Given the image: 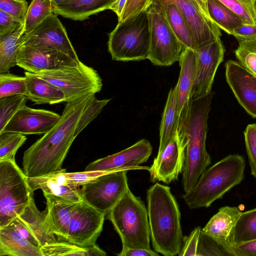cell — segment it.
Segmentation results:
<instances>
[{"label": "cell", "instance_id": "obj_1", "mask_svg": "<svg viewBox=\"0 0 256 256\" xmlns=\"http://www.w3.org/2000/svg\"><path fill=\"white\" fill-rule=\"evenodd\" d=\"M94 97L91 94L66 102L59 121L24 152L22 166L27 177L42 176L63 169V162L77 136L80 118Z\"/></svg>", "mask_w": 256, "mask_h": 256}, {"label": "cell", "instance_id": "obj_2", "mask_svg": "<svg viewBox=\"0 0 256 256\" xmlns=\"http://www.w3.org/2000/svg\"><path fill=\"white\" fill-rule=\"evenodd\" d=\"M147 210L152 245L164 256L178 254L182 244L180 212L170 188L158 183L147 190Z\"/></svg>", "mask_w": 256, "mask_h": 256}, {"label": "cell", "instance_id": "obj_3", "mask_svg": "<svg viewBox=\"0 0 256 256\" xmlns=\"http://www.w3.org/2000/svg\"><path fill=\"white\" fill-rule=\"evenodd\" d=\"M213 94L211 91L206 96L192 101L184 136L185 158L182 172L184 193L192 188L211 164L206 144Z\"/></svg>", "mask_w": 256, "mask_h": 256}, {"label": "cell", "instance_id": "obj_4", "mask_svg": "<svg viewBox=\"0 0 256 256\" xmlns=\"http://www.w3.org/2000/svg\"><path fill=\"white\" fill-rule=\"evenodd\" d=\"M246 161L238 154H230L204 172L182 198L190 209L208 208L244 179Z\"/></svg>", "mask_w": 256, "mask_h": 256}, {"label": "cell", "instance_id": "obj_5", "mask_svg": "<svg viewBox=\"0 0 256 256\" xmlns=\"http://www.w3.org/2000/svg\"><path fill=\"white\" fill-rule=\"evenodd\" d=\"M106 217L119 235L122 246L151 250L147 208L130 188Z\"/></svg>", "mask_w": 256, "mask_h": 256}, {"label": "cell", "instance_id": "obj_6", "mask_svg": "<svg viewBox=\"0 0 256 256\" xmlns=\"http://www.w3.org/2000/svg\"><path fill=\"white\" fill-rule=\"evenodd\" d=\"M150 43L147 11L118 22L108 34V50L112 60L140 61L148 58Z\"/></svg>", "mask_w": 256, "mask_h": 256}, {"label": "cell", "instance_id": "obj_7", "mask_svg": "<svg viewBox=\"0 0 256 256\" xmlns=\"http://www.w3.org/2000/svg\"><path fill=\"white\" fill-rule=\"evenodd\" d=\"M31 194L27 176L16 160L0 161V228L8 225L22 212Z\"/></svg>", "mask_w": 256, "mask_h": 256}, {"label": "cell", "instance_id": "obj_8", "mask_svg": "<svg viewBox=\"0 0 256 256\" xmlns=\"http://www.w3.org/2000/svg\"><path fill=\"white\" fill-rule=\"evenodd\" d=\"M35 74L60 89L66 102L95 94L102 86V79L97 71L81 61L74 65L42 70Z\"/></svg>", "mask_w": 256, "mask_h": 256}, {"label": "cell", "instance_id": "obj_9", "mask_svg": "<svg viewBox=\"0 0 256 256\" xmlns=\"http://www.w3.org/2000/svg\"><path fill=\"white\" fill-rule=\"evenodd\" d=\"M150 43L148 57L154 65L170 66L178 61L183 46L170 26L161 4L154 0L146 10Z\"/></svg>", "mask_w": 256, "mask_h": 256}, {"label": "cell", "instance_id": "obj_10", "mask_svg": "<svg viewBox=\"0 0 256 256\" xmlns=\"http://www.w3.org/2000/svg\"><path fill=\"white\" fill-rule=\"evenodd\" d=\"M128 170L107 172L80 188L82 198L96 210L107 213L129 188Z\"/></svg>", "mask_w": 256, "mask_h": 256}, {"label": "cell", "instance_id": "obj_11", "mask_svg": "<svg viewBox=\"0 0 256 256\" xmlns=\"http://www.w3.org/2000/svg\"><path fill=\"white\" fill-rule=\"evenodd\" d=\"M106 213L82 200L73 212L66 242L86 248L96 244L103 228Z\"/></svg>", "mask_w": 256, "mask_h": 256}, {"label": "cell", "instance_id": "obj_12", "mask_svg": "<svg viewBox=\"0 0 256 256\" xmlns=\"http://www.w3.org/2000/svg\"><path fill=\"white\" fill-rule=\"evenodd\" d=\"M196 68L192 92V100L206 96L212 91L217 69L223 61L225 48L218 38L194 50Z\"/></svg>", "mask_w": 256, "mask_h": 256}, {"label": "cell", "instance_id": "obj_13", "mask_svg": "<svg viewBox=\"0 0 256 256\" xmlns=\"http://www.w3.org/2000/svg\"><path fill=\"white\" fill-rule=\"evenodd\" d=\"M180 68L178 85L177 137L184 144L186 126L192 104V92L196 68V56L194 50L184 48L179 59Z\"/></svg>", "mask_w": 256, "mask_h": 256}, {"label": "cell", "instance_id": "obj_14", "mask_svg": "<svg viewBox=\"0 0 256 256\" xmlns=\"http://www.w3.org/2000/svg\"><path fill=\"white\" fill-rule=\"evenodd\" d=\"M57 16L52 12L32 31L24 34L23 44L57 50L79 61L66 30Z\"/></svg>", "mask_w": 256, "mask_h": 256}, {"label": "cell", "instance_id": "obj_15", "mask_svg": "<svg viewBox=\"0 0 256 256\" xmlns=\"http://www.w3.org/2000/svg\"><path fill=\"white\" fill-rule=\"evenodd\" d=\"M185 158V148L176 134L170 142L159 147L152 165L148 168L150 180L169 184L177 180L182 172Z\"/></svg>", "mask_w": 256, "mask_h": 256}, {"label": "cell", "instance_id": "obj_16", "mask_svg": "<svg viewBox=\"0 0 256 256\" xmlns=\"http://www.w3.org/2000/svg\"><path fill=\"white\" fill-rule=\"evenodd\" d=\"M152 151L149 141L142 139L124 150L89 164L85 171L112 172L142 168L140 165L147 162Z\"/></svg>", "mask_w": 256, "mask_h": 256}, {"label": "cell", "instance_id": "obj_17", "mask_svg": "<svg viewBox=\"0 0 256 256\" xmlns=\"http://www.w3.org/2000/svg\"><path fill=\"white\" fill-rule=\"evenodd\" d=\"M80 61L57 50L23 44L20 49L16 66L36 74L42 70L74 65Z\"/></svg>", "mask_w": 256, "mask_h": 256}, {"label": "cell", "instance_id": "obj_18", "mask_svg": "<svg viewBox=\"0 0 256 256\" xmlns=\"http://www.w3.org/2000/svg\"><path fill=\"white\" fill-rule=\"evenodd\" d=\"M226 78L240 106L256 118V76L239 62L229 60L226 63Z\"/></svg>", "mask_w": 256, "mask_h": 256}, {"label": "cell", "instance_id": "obj_19", "mask_svg": "<svg viewBox=\"0 0 256 256\" xmlns=\"http://www.w3.org/2000/svg\"><path fill=\"white\" fill-rule=\"evenodd\" d=\"M60 118L61 115L52 111L25 106L12 118L2 132H14L24 135L44 134L54 126Z\"/></svg>", "mask_w": 256, "mask_h": 256}, {"label": "cell", "instance_id": "obj_20", "mask_svg": "<svg viewBox=\"0 0 256 256\" xmlns=\"http://www.w3.org/2000/svg\"><path fill=\"white\" fill-rule=\"evenodd\" d=\"M178 8L190 30L196 50L222 36L220 29L205 18L192 0H166Z\"/></svg>", "mask_w": 256, "mask_h": 256}, {"label": "cell", "instance_id": "obj_21", "mask_svg": "<svg viewBox=\"0 0 256 256\" xmlns=\"http://www.w3.org/2000/svg\"><path fill=\"white\" fill-rule=\"evenodd\" d=\"M66 169L42 176L28 178L31 192L41 190L44 194H52L64 200L78 202L82 200L80 188L71 186L68 181Z\"/></svg>", "mask_w": 256, "mask_h": 256}, {"label": "cell", "instance_id": "obj_22", "mask_svg": "<svg viewBox=\"0 0 256 256\" xmlns=\"http://www.w3.org/2000/svg\"><path fill=\"white\" fill-rule=\"evenodd\" d=\"M46 208L44 211L46 222L58 241H66L68 226L78 202H72L52 194H44Z\"/></svg>", "mask_w": 256, "mask_h": 256}, {"label": "cell", "instance_id": "obj_23", "mask_svg": "<svg viewBox=\"0 0 256 256\" xmlns=\"http://www.w3.org/2000/svg\"><path fill=\"white\" fill-rule=\"evenodd\" d=\"M242 212L236 206H225L219 208L202 230L216 240L230 252L229 238Z\"/></svg>", "mask_w": 256, "mask_h": 256}, {"label": "cell", "instance_id": "obj_24", "mask_svg": "<svg viewBox=\"0 0 256 256\" xmlns=\"http://www.w3.org/2000/svg\"><path fill=\"white\" fill-rule=\"evenodd\" d=\"M116 0H69L58 5H52L57 15L74 20H84L90 16L110 8Z\"/></svg>", "mask_w": 256, "mask_h": 256}, {"label": "cell", "instance_id": "obj_25", "mask_svg": "<svg viewBox=\"0 0 256 256\" xmlns=\"http://www.w3.org/2000/svg\"><path fill=\"white\" fill-rule=\"evenodd\" d=\"M17 218L35 237L40 248L58 241L46 222L44 212H40L37 208L33 192L28 205Z\"/></svg>", "mask_w": 256, "mask_h": 256}, {"label": "cell", "instance_id": "obj_26", "mask_svg": "<svg viewBox=\"0 0 256 256\" xmlns=\"http://www.w3.org/2000/svg\"><path fill=\"white\" fill-rule=\"evenodd\" d=\"M28 100L34 104H56L65 102V96L58 87L36 74L26 71Z\"/></svg>", "mask_w": 256, "mask_h": 256}, {"label": "cell", "instance_id": "obj_27", "mask_svg": "<svg viewBox=\"0 0 256 256\" xmlns=\"http://www.w3.org/2000/svg\"><path fill=\"white\" fill-rule=\"evenodd\" d=\"M42 256L40 248L21 237L10 225L0 228V256Z\"/></svg>", "mask_w": 256, "mask_h": 256}, {"label": "cell", "instance_id": "obj_28", "mask_svg": "<svg viewBox=\"0 0 256 256\" xmlns=\"http://www.w3.org/2000/svg\"><path fill=\"white\" fill-rule=\"evenodd\" d=\"M178 85L168 94L160 126V145L162 147L176 134L178 128Z\"/></svg>", "mask_w": 256, "mask_h": 256}, {"label": "cell", "instance_id": "obj_29", "mask_svg": "<svg viewBox=\"0 0 256 256\" xmlns=\"http://www.w3.org/2000/svg\"><path fill=\"white\" fill-rule=\"evenodd\" d=\"M24 24L12 32L0 37V73L8 72L17 64L18 52L24 43Z\"/></svg>", "mask_w": 256, "mask_h": 256}, {"label": "cell", "instance_id": "obj_30", "mask_svg": "<svg viewBox=\"0 0 256 256\" xmlns=\"http://www.w3.org/2000/svg\"><path fill=\"white\" fill-rule=\"evenodd\" d=\"M158 2L164 12L168 22L184 48L194 50L192 35L188 26L177 6L166 0H154Z\"/></svg>", "mask_w": 256, "mask_h": 256}, {"label": "cell", "instance_id": "obj_31", "mask_svg": "<svg viewBox=\"0 0 256 256\" xmlns=\"http://www.w3.org/2000/svg\"><path fill=\"white\" fill-rule=\"evenodd\" d=\"M256 240V208L243 212L239 216L229 238L231 246Z\"/></svg>", "mask_w": 256, "mask_h": 256}, {"label": "cell", "instance_id": "obj_32", "mask_svg": "<svg viewBox=\"0 0 256 256\" xmlns=\"http://www.w3.org/2000/svg\"><path fill=\"white\" fill-rule=\"evenodd\" d=\"M42 256H106V252L96 244L86 248L66 241H56L40 248Z\"/></svg>", "mask_w": 256, "mask_h": 256}, {"label": "cell", "instance_id": "obj_33", "mask_svg": "<svg viewBox=\"0 0 256 256\" xmlns=\"http://www.w3.org/2000/svg\"><path fill=\"white\" fill-rule=\"evenodd\" d=\"M210 16L220 30L229 34L244 24L242 20L218 0H207Z\"/></svg>", "mask_w": 256, "mask_h": 256}, {"label": "cell", "instance_id": "obj_34", "mask_svg": "<svg viewBox=\"0 0 256 256\" xmlns=\"http://www.w3.org/2000/svg\"><path fill=\"white\" fill-rule=\"evenodd\" d=\"M52 12L50 0H32L24 24L23 34L30 32Z\"/></svg>", "mask_w": 256, "mask_h": 256}, {"label": "cell", "instance_id": "obj_35", "mask_svg": "<svg viewBox=\"0 0 256 256\" xmlns=\"http://www.w3.org/2000/svg\"><path fill=\"white\" fill-rule=\"evenodd\" d=\"M236 40L238 46L234 52L238 62L256 76V36Z\"/></svg>", "mask_w": 256, "mask_h": 256}, {"label": "cell", "instance_id": "obj_36", "mask_svg": "<svg viewBox=\"0 0 256 256\" xmlns=\"http://www.w3.org/2000/svg\"><path fill=\"white\" fill-rule=\"evenodd\" d=\"M28 100L25 95H14L0 98V133L14 114L26 106Z\"/></svg>", "mask_w": 256, "mask_h": 256}, {"label": "cell", "instance_id": "obj_37", "mask_svg": "<svg viewBox=\"0 0 256 256\" xmlns=\"http://www.w3.org/2000/svg\"><path fill=\"white\" fill-rule=\"evenodd\" d=\"M26 140L25 135L14 132L0 133V161L15 160L18 148Z\"/></svg>", "mask_w": 256, "mask_h": 256}, {"label": "cell", "instance_id": "obj_38", "mask_svg": "<svg viewBox=\"0 0 256 256\" xmlns=\"http://www.w3.org/2000/svg\"><path fill=\"white\" fill-rule=\"evenodd\" d=\"M27 92L26 76L8 72L0 73V98L14 95H26Z\"/></svg>", "mask_w": 256, "mask_h": 256}, {"label": "cell", "instance_id": "obj_39", "mask_svg": "<svg viewBox=\"0 0 256 256\" xmlns=\"http://www.w3.org/2000/svg\"><path fill=\"white\" fill-rule=\"evenodd\" d=\"M231 256L221 244L202 229L200 232L196 256Z\"/></svg>", "mask_w": 256, "mask_h": 256}, {"label": "cell", "instance_id": "obj_40", "mask_svg": "<svg viewBox=\"0 0 256 256\" xmlns=\"http://www.w3.org/2000/svg\"><path fill=\"white\" fill-rule=\"evenodd\" d=\"M28 6L26 0H0V10L14 17L22 24L24 23Z\"/></svg>", "mask_w": 256, "mask_h": 256}, {"label": "cell", "instance_id": "obj_41", "mask_svg": "<svg viewBox=\"0 0 256 256\" xmlns=\"http://www.w3.org/2000/svg\"><path fill=\"white\" fill-rule=\"evenodd\" d=\"M244 136L250 173L256 179V124L247 126Z\"/></svg>", "mask_w": 256, "mask_h": 256}, {"label": "cell", "instance_id": "obj_42", "mask_svg": "<svg viewBox=\"0 0 256 256\" xmlns=\"http://www.w3.org/2000/svg\"><path fill=\"white\" fill-rule=\"evenodd\" d=\"M110 100V99L99 100L96 97L86 108L76 128V135H78L101 112L103 108Z\"/></svg>", "mask_w": 256, "mask_h": 256}, {"label": "cell", "instance_id": "obj_43", "mask_svg": "<svg viewBox=\"0 0 256 256\" xmlns=\"http://www.w3.org/2000/svg\"><path fill=\"white\" fill-rule=\"evenodd\" d=\"M154 0H127L118 22H124L147 10Z\"/></svg>", "mask_w": 256, "mask_h": 256}, {"label": "cell", "instance_id": "obj_44", "mask_svg": "<svg viewBox=\"0 0 256 256\" xmlns=\"http://www.w3.org/2000/svg\"><path fill=\"white\" fill-rule=\"evenodd\" d=\"M110 172L84 171L81 172H66L68 181L70 185L80 188L86 183L96 180L100 176Z\"/></svg>", "mask_w": 256, "mask_h": 256}, {"label": "cell", "instance_id": "obj_45", "mask_svg": "<svg viewBox=\"0 0 256 256\" xmlns=\"http://www.w3.org/2000/svg\"><path fill=\"white\" fill-rule=\"evenodd\" d=\"M201 228H195L187 236L183 238L182 244L178 256H196Z\"/></svg>", "mask_w": 256, "mask_h": 256}, {"label": "cell", "instance_id": "obj_46", "mask_svg": "<svg viewBox=\"0 0 256 256\" xmlns=\"http://www.w3.org/2000/svg\"><path fill=\"white\" fill-rule=\"evenodd\" d=\"M230 10L236 14L243 21L244 24H255L256 20L247 10L236 0H218Z\"/></svg>", "mask_w": 256, "mask_h": 256}, {"label": "cell", "instance_id": "obj_47", "mask_svg": "<svg viewBox=\"0 0 256 256\" xmlns=\"http://www.w3.org/2000/svg\"><path fill=\"white\" fill-rule=\"evenodd\" d=\"M21 25L14 17L0 10V37L12 32Z\"/></svg>", "mask_w": 256, "mask_h": 256}, {"label": "cell", "instance_id": "obj_48", "mask_svg": "<svg viewBox=\"0 0 256 256\" xmlns=\"http://www.w3.org/2000/svg\"><path fill=\"white\" fill-rule=\"evenodd\" d=\"M8 225L12 227L21 237L40 248L36 239L18 218L14 219Z\"/></svg>", "mask_w": 256, "mask_h": 256}, {"label": "cell", "instance_id": "obj_49", "mask_svg": "<svg viewBox=\"0 0 256 256\" xmlns=\"http://www.w3.org/2000/svg\"><path fill=\"white\" fill-rule=\"evenodd\" d=\"M232 256H256V240L230 248Z\"/></svg>", "mask_w": 256, "mask_h": 256}, {"label": "cell", "instance_id": "obj_50", "mask_svg": "<svg viewBox=\"0 0 256 256\" xmlns=\"http://www.w3.org/2000/svg\"><path fill=\"white\" fill-rule=\"evenodd\" d=\"M232 35L236 39L248 38L256 36V24H242L235 28Z\"/></svg>", "mask_w": 256, "mask_h": 256}, {"label": "cell", "instance_id": "obj_51", "mask_svg": "<svg viewBox=\"0 0 256 256\" xmlns=\"http://www.w3.org/2000/svg\"><path fill=\"white\" fill-rule=\"evenodd\" d=\"M118 256H158V254L156 251L138 248H130L122 246L120 252L117 254Z\"/></svg>", "mask_w": 256, "mask_h": 256}, {"label": "cell", "instance_id": "obj_52", "mask_svg": "<svg viewBox=\"0 0 256 256\" xmlns=\"http://www.w3.org/2000/svg\"><path fill=\"white\" fill-rule=\"evenodd\" d=\"M256 20V0H236Z\"/></svg>", "mask_w": 256, "mask_h": 256}, {"label": "cell", "instance_id": "obj_53", "mask_svg": "<svg viewBox=\"0 0 256 256\" xmlns=\"http://www.w3.org/2000/svg\"><path fill=\"white\" fill-rule=\"evenodd\" d=\"M192 0L202 14L206 18L212 21L208 12L207 0Z\"/></svg>", "mask_w": 256, "mask_h": 256}, {"label": "cell", "instance_id": "obj_54", "mask_svg": "<svg viewBox=\"0 0 256 256\" xmlns=\"http://www.w3.org/2000/svg\"><path fill=\"white\" fill-rule=\"evenodd\" d=\"M126 0H116L109 8V10H112L116 14L118 18L122 14Z\"/></svg>", "mask_w": 256, "mask_h": 256}, {"label": "cell", "instance_id": "obj_55", "mask_svg": "<svg viewBox=\"0 0 256 256\" xmlns=\"http://www.w3.org/2000/svg\"><path fill=\"white\" fill-rule=\"evenodd\" d=\"M69 0H50L52 5H58L63 4Z\"/></svg>", "mask_w": 256, "mask_h": 256}]
</instances>
